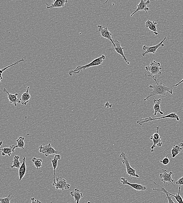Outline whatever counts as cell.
<instances>
[{"label": "cell", "instance_id": "f546056e", "mask_svg": "<svg viewBox=\"0 0 183 203\" xmlns=\"http://www.w3.org/2000/svg\"><path fill=\"white\" fill-rule=\"evenodd\" d=\"M24 61L25 60L24 59V58H22L19 61H17V62H15V63L11 64V65L5 67V68H3L2 69H1V71H0V73H1V79H0V82H1V80H2L3 79L2 74L3 73L4 71H6V70L8 69V68H10V67H11L14 66L16 65L17 64L23 62V61Z\"/></svg>", "mask_w": 183, "mask_h": 203}, {"label": "cell", "instance_id": "3957f363", "mask_svg": "<svg viewBox=\"0 0 183 203\" xmlns=\"http://www.w3.org/2000/svg\"><path fill=\"white\" fill-rule=\"evenodd\" d=\"M119 157L123 159L122 163L125 165L127 173L128 176L137 178L141 177V176L136 173V170L131 167L130 163H129L128 157H127L125 153L121 152Z\"/></svg>", "mask_w": 183, "mask_h": 203}, {"label": "cell", "instance_id": "9c48e42d", "mask_svg": "<svg viewBox=\"0 0 183 203\" xmlns=\"http://www.w3.org/2000/svg\"><path fill=\"white\" fill-rule=\"evenodd\" d=\"M113 41H114L115 45V47H113L112 48L109 49V50L116 52H117V53L120 54V55H121V56L123 57V59L125 60V62L127 64H128V65L130 64V62H129L127 60V58H126V57L125 56L124 52H123V48L121 47L120 42L118 41L117 39H114Z\"/></svg>", "mask_w": 183, "mask_h": 203}, {"label": "cell", "instance_id": "8fae6325", "mask_svg": "<svg viewBox=\"0 0 183 203\" xmlns=\"http://www.w3.org/2000/svg\"><path fill=\"white\" fill-rule=\"evenodd\" d=\"M98 31L101 34V35L103 38H105L110 41L113 44V47H115V45L114 41L112 37V34L109 31L108 28L106 27H103L101 25H98Z\"/></svg>", "mask_w": 183, "mask_h": 203}, {"label": "cell", "instance_id": "9a60e30c", "mask_svg": "<svg viewBox=\"0 0 183 203\" xmlns=\"http://www.w3.org/2000/svg\"><path fill=\"white\" fill-rule=\"evenodd\" d=\"M4 92H6L8 94V98L10 103L11 104H13L14 106L16 107L17 106L18 104L21 103L20 99H19L17 98V96L18 95V93H16L14 94H11L9 93V92L7 91V90L6 88H4L3 90Z\"/></svg>", "mask_w": 183, "mask_h": 203}, {"label": "cell", "instance_id": "d590c367", "mask_svg": "<svg viewBox=\"0 0 183 203\" xmlns=\"http://www.w3.org/2000/svg\"><path fill=\"white\" fill-rule=\"evenodd\" d=\"M91 203V202H90V201H88V203Z\"/></svg>", "mask_w": 183, "mask_h": 203}, {"label": "cell", "instance_id": "4fadbf2b", "mask_svg": "<svg viewBox=\"0 0 183 203\" xmlns=\"http://www.w3.org/2000/svg\"><path fill=\"white\" fill-rule=\"evenodd\" d=\"M121 183L123 185H129L133 189L136 190V191H145L147 190V188L145 185H141V184L131 183L127 179L123 177H121Z\"/></svg>", "mask_w": 183, "mask_h": 203}, {"label": "cell", "instance_id": "ffe728a7", "mask_svg": "<svg viewBox=\"0 0 183 203\" xmlns=\"http://www.w3.org/2000/svg\"><path fill=\"white\" fill-rule=\"evenodd\" d=\"M26 157L24 156H23V160L21 165L20 168L19 169V181L21 180L24 177L25 175L26 172Z\"/></svg>", "mask_w": 183, "mask_h": 203}, {"label": "cell", "instance_id": "5b68a950", "mask_svg": "<svg viewBox=\"0 0 183 203\" xmlns=\"http://www.w3.org/2000/svg\"><path fill=\"white\" fill-rule=\"evenodd\" d=\"M166 118L176 119L177 121H179L180 120L179 116L176 114V113H175V112H173V113L169 114L167 115L166 116L161 117L152 118V117H149V118H142V119H141L140 120H137V122H136V123H137V124H138L140 125H142L143 124L145 123L152 122V121L157 120L165 119V118Z\"/></svg>", "mask_w": 183, "mask_h": 203}, {"label": "cell", "instance_id": "7a4b0ae2", "mask_svg": "<svg viewBox=\"0 0 183 203\" xmlns=\"http://www.w3.org/2000/svg\"><path fill=\"white\" fill-rule=\"evenodd\" d=\"M105 59V55H102L100 57L96 58L92 62L90 63L87 64L86 65L83 66H80L77 67L75 70H72L69 71V75L70 76H72L73 74H78L81 72L82 70H85L89 68L90 67L97 66L102 65L103 61Z\"/></svg>", "mask_w": 183, "mask_h": 203}, {"label": "cell", "instance_id": "2e32d148", "mask_svg": "<svg viewBox=\"0 0 183 203\" xmlns=\"http://www.w3.org/2000/svg\"><path fill=\"white\" fill-rule=\"evenodd\" d=\"M68 2L67 0H54L51 5H49L46 3V8L48 9L62 8L65 9V4Z\"/></svg>", "mask_w": 183, "mask_h": 203}, {"label": "cell", "instance_id": "836d02e7", "mask_svg": "<svg viewBox=\"0 0 183 203\" xmlns=\"http://www.w3.org/2000/svg\"><path fill=\"white\" fill-rule=\"evenodd\" d=\"M31 203H41V201L38 200H36L34 197H33L31 198Z\"/></svg>", "mask_w": 183, "mask_h": 203}, {"label": "cell", "instance_id": "ba28073f", "mask_svg": "<svg viewBox=\"0 0 183 203\" xmlns=\"http://www.w3.org/2000/svg\"><path fill=\"white\" fill-rule=\"evenodd\" d=\"M166 39V36H165L163 40H162L160 43L154 46L149 47H148L146 46V45H144V46H143V50H146V51L142 54V55H143V56H145L146 54L149 53L155 54V52L157 51V50L158 49V48L160 47H163L165 46V45L163 43Z\"/></svg>", "mask_w": 183, "mask_h": 203}, {"label": "cell", "instance_id": "52a82bcc", "mask_svg": "<svg viewBox=\"0 0 183 203\" xmlns=\"http://www.w3.org/2000/svg\"><path fill=\"white\" fill-rule=\"evenodd\" d=\"M52 185H54L57 190L58 189L64 190L69 189L70 187V185L66 182V180L62 178L57 177L54 182H53Z\"/></svg>", "mask_w": 183, "mask_h": 203}, {"label": "cell", "instance_id": "d6a6232c", "mask_svg": "<svg viewBox=\"0 0 183 203\" xmlns=\"http://www.w3.org/2000/svg\"><path fill=\"white\" fill-rule=\"evenodd\" d=\"M176 184L178 185H183V176L182 177L180 178L176 182Z\"/></svg>", "mask_w": 183, "mask_h": 203}, {"label": "cell", "instance_id": "4dcf8cb0", "mask_svg": "<svg viewBox=\"0 0 183 203\" xmlns=\"http://www.w3.org/2000/svg\"><path fill=\"white\" fill-rule=\"evenodd\" d=\"M11 195V194H10L8 197H5V198H0V201H1V203H10V201L12 198V197Z\"/></svg>", "mask_w": 183, "mask_h": 203}, {"label": "cell", "instance_id": "603a6c76", "mask_svg": "<svg viewBox=\"0 0 183 203\" xmlns=\"http://www.w3.org/2000/svg\"><path fill=\"white\" fill-rule=\"evenodd\" d=\"M183 147V143H180L178 145H174L173 146L171 151L173 158H175L176 156L180 154L182 149V147Z\"/></svg>", "mask_w": 183, "mask_h": 203}, {"label": "cell", "instance_id": "484cf974", "mask_svg": "<svg viewBox=\"0 0 183 203\" xmlns=\"http://www.w3.org/2000/svg\"><path fill=\"white\" fill-rule=\"evenodd\" d=\"M20 158L19 156H14V160L13 161V164L12 165L10 166V168H17L19 169L20 166L21 165L22 163L21 161H20Z\"/></svg>", "mask_w": 183, "mask_h": 203}, {"label": "cell", "instance_id": "5bb4252c", "mask_svg": "<svg viewBox=\"0 0 183 203\" xmlns=\"http://www.w3.org/2000/svg\"><path fill=\"white\" fill-rule=\"evenodd\" d=\"M150 3V1L149 0L145 1V0H141L140 3L137 5V8L136 11L131 14V17H133V14L139 11H145V13H147L148 11L149 10V8L147 6Z\"/></svg>", "mask_w": 183, "mask_h": 203}, {"label": "cell", "instance_id": "4316f807", "mask_svg": "<svg viewBox=\"0 0 183 203\" xmlns=\"http://www.w3.org/2000/svg\"><path fill=\"white\" fill-rule=\"evenodd\" d=\"M25 138L24 137L20 136L18 139L17 140L16 142L17 143V145H15L16 148H22L25 151L27 152L25 149L24 148V146L25 145V143L24 142Z\"/></svg>", "mask_w": 183, "mask_h": 203}, {"label": "cell", "instance_id": "6da1fadb", "mask_svg": "<svg viewBox=\"0 0 183 203\" xmlns=\"http://www.w3.org/2000/svg\"><path fill=\"white\" fill-rule=\"evenodd\" d=\"M145 76L151 77L155 81L156 84L155 85H150L149 86V88L153 89V91L149 93V96L144 99V100H149V98L156 95H166L167 93L173 94V88L172 87H168L166 84H163L162 83H158L157 82L156 77L150 75L146 74Z\"/></svg>", "mask_w": 183, "mask_h": 203}, {"label": "cell", "instance_id": "e0dca14e", "mask_svg": "<svg viewBox=\"0 0 183 203\" xmlns=\"http://www.w3.org/2000/svg\"><path fill=\"white\" fill-rule=\"evenodd\" d=\"M30 87H27V90L25 92L23 93L22 95L21 98L20 99V101H21V104L22 105L26 106L27 104L30 101L31 96H30V93L29 92V90H30Z\"/></svg>", "mask_w": 183, "mask_h": 203}, {"label": "cell", "instance_id": "7402d4cb", "mask_svg": "<svg viewBox=\"0 0 183 203\" xmlns=\"http://www.w3.org/2000/svg\"><path fill=\"white\" fill-rule=\"evenodd\" d=\"M153 103L154 104L153 106V109L154 110V115L156 116L157 112H159L160 114L164 115V112H161L160 108V105L161 102V99H155L153 98Z\"/></svg>", "mask_w": 183, "mask_h": 203}, {"label": "cell", "instance_id": "8992f818", "mask_svg": "<svg viewBox=\"0 0 183 203\" xmlns=\"http://www.w3.org/2000/svg\"><path fill=\"white\" fill-rule=\"evenodd\" d=\"M157 132L150 137V139L152 140L153 142V145L151 148V152H153L154 149L156 146L161 147L162 145V142L161 140V137L159 134V127H157Z\"/></svg>", "mask_w": 183, "mask_h": 203}, {"label": "cell", "instance_id": "d6986e66", "mask_svg": "<svg viewBox=\"0 0 183 203\" xmlns=\"http://www.w3.org/2000/svg\"><path fill=\"white\" fill-rule=\"evenodd\" d=\"M157 22L151 21L150 20H148L146 22V27L153 31L155 35H157L159 34L157 29Z\"/></svg>", "mask_w": 183, "mask_h": 203}, {"label": "cell", "instance_id": "44dd1931", "mask_svg": "<svg viewBox=\"0 0 183 203\" xmlns=\"http://www.w3.org/2000/svg\"><path fill=\"white\" fill-rule=\"evenodd\" d=\"M61 158V156L59 154H56L53 160L50 159L51 161L52 166H53L54 170V182L56 180V169L58 167V161Z\"/></svg>", "mask_w": 183, "mask_h": 203}, {"label": "cell", "instance_id": "277c9868", "mask_svg": "<svg viewBox=\"0 0 183 203\" xmlns=\"http://www.w3.org/2000/svg\"><path fill=\"white\" fill-rule=\"evenodd\" d=\"M160 63L156 62L154 60L151 62L150 64L147 66L145 67V69L147 71H149L151 73L150 75H161V70L162 68L161 67Z\"/></svg>", "mask_w": 183, "mask_h": 203}, {"label": "cell", "instance_id": "1f68e13d", "mask_svg": "<svg viewBox=\"0 0 183 203\" xmlns=\"http://www.w3.org/2000/svg\"><path fill=\"white\" fill-rule=\"evenodd\" d=\"M160 163H162L164 165H167L169 163V160L168 158V155H167L166 157L163 159V160L160 161Z\"/></svg>", "mask_w": 183, "mask_h": 203}, {"label": "cell", "instance_id": "ac0fdd59", "mask_svg": "<svg viewBox=\"0 0 183 203\" xmlns=\"http://www.w3.org/2000/svg\"><path fill=\"white\" fill-rule=\"evenodd\" d=\"M70 194L71 196L74 198L76 203H79L80 200L83 197L82 193L78 188H76L74 191H71Z\"/></svg>", "mask_w": 183, "mask_h": 203}, {"label": "cell", "instance_id": "d4e9b609", "mask_svg": "<svg viewBox=\"0 0 183 203\" xmlns=\"http://www.w3.org/2000/svg\"><path fill=\"white\" fill-rule=\"evenodd\" d=\"M154 183L156 185H157L158 186H159V187L161 188V189H156V188H153V190L155 191H162L166 194L167 199L168 200V203H175L174 202L173 200H172V198L170 196V195L167 193V190L165 189V188L164 187H162L161 186H160L159 185H157L156 183H155V182L153 181Z\"/></svg>", "mask_w": 183, "mask_h": 203}, {"label": "cell", "instance_id": "7c38bea8", "mask_svg": "<svg viewBox=\"0 0 183 203\" xmlns=\"http://www.w3.org/2000/svg\"><path fill=\"white\" fill-rule=\"evenodd\" d=\"M163 173L160 174V177L161 179V181L164 182L165 184L166 182H169L174 185L173 182H174V179L172 177V175L173 173V172H170L169 173H168V171L164 169H162Z\"/></svg>", "mask_w": 183, "mask_h": 203}, {"label": "cell", "instance_id": "30bf717a", "mask_svg": "<svg viewBox=\"0 0 183 203\" xmlns=\"http://www.w3.org/2000/svg\"><path fill=\"white\" fill-rule=\"evenodd\" d=\"M39 152L44 154L46 157H48L50 155L56 154L59 152L55 150L50 144H46L44 146L41 145L39 147Z\"/></svg>", "mask_w": 183, "mask_h": 203}, {"label": "cell", "instance_id": "f1b7e54d", "mask_svg": "<svg viewBox=\"0 0 183 203\" xmlns=\"http://www.w3.org/2000/svg\"><path fill=\"white\" fill-rule=\"evenodd\" d=\"M32 161L34 163V166L36 168V170H38L39 168L41 167L42 164L43 160L40 158H36V157L33 158Z\"/></svg>", "mask_w": 183, "mask_h": 203}, {"label": "cell", "instance_id": "e575fe53", "mask_svg": "<svg viewBox=\"0 0 183 203\" xmlns=\"http://www.w3.org/2000/svg\"><path fill=\"white\" fill-rule=\"evenodd\" d=\"M183 83V79L182 80H181V81H180L179 83H177L176 84H175V85H174L173 87H177V86H178V85H180V84H181V83Z\"/></svg>", "mask_w": 183, "mask_h": 203}, {"label": "cell", "instance_id": "cb8c5ba5", "mask_svg": "<svg viewBox=\"0 0 183 203\" xmlns=\"http://www.w3.org/2000/svg\"><path fill=\"white\" fill-rule=\"evenodd\" d=\"M15 145H12L10 146L9 148H4L1 149V150L2 151V155L4 156L6 155H8V156H10L12 155V153L14 152V150L16 148Z\"/></svg>", "mask_w": 183, "mask_h": 203}, {"label": "cell", "instance_id": "83f0119b", "mask_svg": "<svg viewBox=\"0 0 183 203\" xmlns=\"http://www.w3.org/2000/svg\"><path fill=\"white\" fill-rule=\"evenodd\" d=\"M181 187L180 186V185L179 187V189H178V194H177L176 195H173L172 194L169 193V192H168V191L167 190V193H168L169 195L173 196L175 198L176 201L178 203H183V200L182 199V197H181V196L180 195V192H181Z\"/></svg>", "mask_w": 183, "mask_h": 203}]
</instances>
